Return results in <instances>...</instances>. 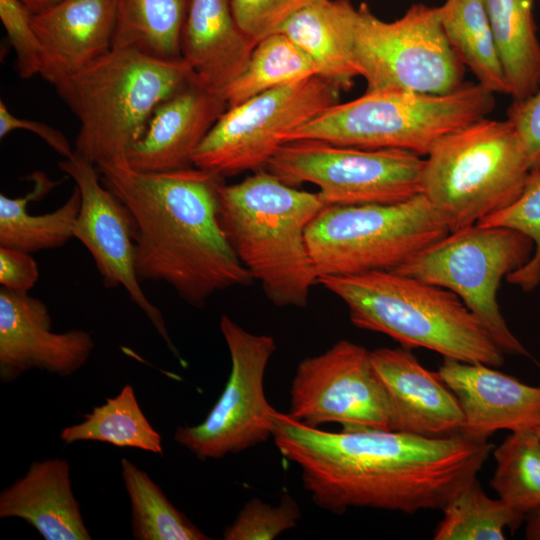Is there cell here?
<instances>
[{
    "label": "cell",
    "mask_w": 540,
    "mask_h": 540,
    "mask_svg": "<svg viewBox=\"0 0 540 540\" xmlns=\"http://www.w3.org/2000/svg\"><path fill=\"white\" fill-rule=\"evenodd\" d=\"M256 44L237 25L230 0H189L181 58L204 88L222 97L244 69Z\"/></svg>",
    "instance_id": "20"
},
{
    "label": "cell",
    "mask_w": 540,
    "mask_h": 540,
    "mask_svg": "<svg viewBox=\"0 0 540 540\" xmlns=\"http://www.w3.org/2000/svg\"><path fill=\"white\" fill-rule=\"evenodd\" d=\"M317 74L311 57L294 41L277 32L260 40L241 73L225 88L227 108L263 92Z\"/></svg>",
    "instance_id": "29"
},
{
    "label": "cell",
    "mask_w": 540,
    "mask_h": 540,
    "mask_svg": "<svg viewBox=\"0 0 540 540\" xmlns=\"http://www.w3.org/2000/svg\"><path fill=\"white\" fill-rule=\"evenodd\" d=\"M226 108L221 96L190 80L157 105L125 157L128 164L144 172L192 167L195 150Z\"/></svg>",
    "instance_id": "19"
},
{
    "label": "cell",
    "mask_w": 540,
    "mask_h": 540,
    "mask_svg": "<svg viewBox=\"0 0 540 540\" xmlns=\"http://www.w3.org/2000/svg\"><path fill=\"white\" fill-rule=\"evenodd\" d=\"M39 278L37 262L30 253L0 247L1 287L15 292H28Z\"/></svg>",
    "instance_id": "38"
},
{
    "label": "cell",
    "mask_w": 540,
    "mask_h": 540,
    "mask_svg": "<svg viewBox=\"0 0 540 540\" xmlns=\"http://www.w3.org/2000/svg\"><path fill=\"white\" fill-rule=\"evenodd\" d=\"M535 0H485L494 41L513 100L528 97L540 84V41L533 15Z\"/></svg>",
    "instance_id": "25"
},
{
    "label": "cell",
    "mask_w": 540,
    "mask_h": 540,
    "mask_svg": "<svg viewBox=\"0 0 540 540\" xmlns=\"http://www.w3.org/2000/svg\"><path fill=\"white\" fill-rule=\"evenodd\" d=\"M438 9L449 43L478 83L494 94H509L485 0H445Z\"/></svg>",
    "instance_id": "26"
},
{
    "label": "cell",
    "mask_w": 540,
    "mask_h": 540,
    "mask_svg": "<svg viewBox=\"0 0 540 540\" xmlns=\"http://www.w3.org/2000/svg\"><path fill=\"white\" fill-rule=\"evenodd\" d=\"M121 476L130 501L132 534L137 540H208L179 511L150 476L121 459Z\"/></svg>",
    "instance_id": "30"
},
{
    "label": "cell",
    "mask_w": 540,
    "mask_h": 540,
    "mask_svg": "<svg viewBox=\"0 0 540 540\" xmlns=\"http://www.w3.org/2000/svg\"><path fill=\"white\" fill-rule=\"evenodd\" d=\"M494 93L464 83L442 95L407 91H366L336 103L284 137V142L318 140L366 149H401L426 156L447 135L485 118Z\"/></svg>",
    "instance_id": "6"
},
{
    "label": "cell",
    "mask_w": 540,
    "mask_h": 540,
    "mask_svg": "<svg viewBox=\"0 0 540 540\" xmlns=\"http://www.w3.org/2000/svg\"><path fill=\"white\" fill-rule=\"evenodd\" d=\"M31 24L57 69L67 78L112 50L116 0H63Z\"/></svg>",
    "instance_id": "22"
},
{
    "label": "cell",
    "mask_w": 540,
    "mask_h": 540,
    "mask_svg": "<svg viewBox=\"0 0 540 540\" xmlns=\"http://www.w3.org/2000/svg\"><path fill=\"white\" fill-rule=\"evenodd\" d=\"M95 348L87 331H52L47 306L28 292L0 289V380L10 383L32 369L69 377Z\"/></svg>",
    "instance_id": "16"
},
{
    "label": "cell",
    "mask_w": 540,
    "mask_h": 540,
    "mask_svg": "<svg viewBox=\"0 0 540 540\" xmlns=\"http://www.w3.org/2000/svg\"><path fill=\"white\" fill-rule=\"evenodd\" d=\"M327 206L320 193L293 188L269 171H258L218 190L221 228L236 255L279 307L302 308L318 273L306 230Z\"/></svg>",
    "instance_id": "3"
},
{
    "label": "cell",
    "mask_w": 540,
    "mask_h": 540,
    "mask_svg": "<svg viewBox=\"0 0 540 540\" xmlns=\"http://www.w3.org/2000/svg\"><path fill=\"white\" fill-rule=\"evenodd\" d=\"M434 540H504L505 530H516L526 517L499 497L490 498L477 477L442 509Z\"/></svg>",
    "instance_id": "31"
},
{
    "label": "cell",
    "mask_w": 540,
    "mask_h": 540,
    "mask_svg": "<svg viewBox=\"0 0 540 540\" xmlns=\"http://www.w3.org/2000/svg\"><path fill=\"white\" fill-rule=\"evenodd\" d=\"M339 91L314 75L227 108L195 150L193 166L221 177L266 167L284 137L338 103Z\"/></svg>",
    "instance_id": "12"
},
{
    "label": "cell",
    "mask_w": 540,
    "mask_h": 540,
    "mask_svg": "<svg viewBox=\"0 0 540 540\" xmlns=\"http://www.w3.org/2000/svg\"><path fill=\"white\" fill-rule=\"evenodd\" d=\"M33 189L23 197L0 194V247L33 253L59 248L74 238V225L79 214L81 195L75 186L70 197L56 210L32 215L28 204L48 194L59 182L40 171L29 177Z\"/></svg>",
    "instance_id": "24"
},
{
    "label": "cell",
    "mask_w": 540,
    "mask_h": 540,
    "mask_svg": "<svg viewBox=\"0 0 540 540\" xmlns=\"http://www.w3.org/2000/svg\"><path fill=\"white\" fill-rule=\"evenodd\" d=\"M424 158L401 149H366L318 140L283 144L266 169L288 185L319 187L327 206L391 204L421 194Z\"/></svg>",
    "instance_id": "11"
},
{
    "label": "cell",
    "mask_w": 540,
    "mask_h": 540,
    "mask_svg": "<svg viewBox=\"0 0 540 540\" xmlns=\"http://www.w3.org/2000/svg\"><path fill=\"white\" fill-rule=\"evenodd\" d=\"M437 373L461 406V434L485 442L499 430L535 431L540 426V386L483 363L450 358H444Z\"/></svg>",
    "instance_id": "17"
},
{
    "label": "cell",
    "mask_w": 540,
    "mask_h": 540,
    "mask_svg": "<svg viewBox=\"0 0 540 540\" xmlns=\"http://www.w3.org/2000/svg\"><path fill=\"white\" fill-rule=\"evenodd\" d=\"M96 168L132 216L140 281L165 282L194 307L217 292L251 283L219 222L221 176L194 166L144 172L125 157Z\"/></svg>",
    "instance_id": "2"
},
{
    "label": "cell",
    "mask_w": 540,
    "mask_h": 540,
    "mask_svg": "<svg viewBox=\"0 0 540 540\" xmlns=\"http://www.w3.org/2000/svg\"><path fill=\"white\" fill-rule=\"evenodd\" d=\"M274 443L301 472L313 502L332 513L368 507L442 510L477 477L493 445L463 434L425 437L373 428L329 432L278 411Z\"/></svg>",
    "instance_id": "1"
},
{
    "label": "cell",
    "mask_w": 540,
    "mask_h": 540,
    "mask_svg": "<svg viewBox=\"0 0 540 540\" xmlns=\"http://www.w3.org/2000/svg\"><path fill=\"white\" fill-rule=\"evenodd\" d=\"M193 73L182 59L112 49L70 75L65 102L80 121L75 154L91 163L126 157L163 100Z\"/></svg>",
    "instance_id": "5"
},
{
    "label": "cell",
    "mask_w": 540,
    "mask_h": 540,
    "mask_svg": "<svg viewBox=\"0 0 540 540\" xmlns=\"http://www.w3.org/2000/svg\"><path fill=\"white\" fill-rule=\"evenodd\" d=\"M0 518H19L46 540H90L66 459L33 462L0 493Z\"/></svg>",
    "instance_id": "21"
},
{
    "label": "cell",
    "mask_w": 540,
    "mask_h": 540,
    "mask_svg": "<svg viewBox=\"0 0 540 540\" xmlns=\"http://www.w3.org/2000/svg\"><path fill=\"white\" fill-rule=\"evenodd\" d=\"M358 328L382 333L406 349L426 348L444 358L504 364V353L482 322L453 292L391 270L320 276Z\"/></svg>",
    "instance_id": "4"
},
{
    "label": "cell",
    "mask_w": 540,
    "mask_h": 540,
    "mask_svg": "<svg viewBox=\"0 0 540 540\" xmlns=\"http://www.w3.org/2000/svg\"><path fill=\"white\" fill-rule=\"evenodd\" d=\"M490 486L525 517L540 507V439L535 431L511 432L493 451Z\"/></svg>",
    "instance_id": "32"
},
{
    "label": "cell",
    "mask_w": 540,
    "mask_h": 540,
    "mask_svg": "<svg viewBox=\"0 0 540 540\" xmlns=\"http://www.w3.org/2000/svg\"><path fill=\"white\" fill-rule=\"evenodd\" d=\"M481 226L506 227L527 236L534 245L530 260L506 279L524 292L540 285V170H533L521 194L507 207L485 217Z\"/></svg>",
    "instance_id": "33"
},
{
    "label": "cell",
    "mask_w": 540,
    "mask_h": 540,
    "mask_svg": "<svg viewBox=\"0 0 540 540\" xmlns=\"http://www.w3.org/2000/svg\"><path fill=\"white\" fill-rule=\"evenodd\" d=\"M189 0H116L112 49L135 48L153 57L181 58Z\"/></svg>",
    "instance_id": "27"
},
{
    "label": "cell",
    "mask_w": 540,
    "mask_h": 540,
    "mask_svg": "<svg viewBox=\"0 0 540 540\" xmlns=\"http://www.w3.org/2000/svg\"><path fill=\"white\" fill-rule=\"evenodd\" d=\"M540 1V0H539Z\"/></svg>",
    "instance_id": "43"
},
{
    "label": "cell",
    "mask_w": 540,
    "mask_h": 540,
    "mask_svg": "<svg viewBox=\"0 0 540 540\" xmlns=\"http://www.w3.org/2000/svg\"><path fill=\"white\" fill-rule=\"evenodd\" d=\"M60 439L66 444L97 441L120 448L163 453L162 438L142 411L130 384L85 414L82 422L63 428Z\"/></svg>",
    "instance_id": "28"
},
{
    "label": "cell",
    "mask_w": 540,
    "mask_h": 540,
    "mask_svg": "<svg viewBox=\"0 0 540 540\" xmlns=\"http://www.w3.org/2000/svg\"><path fill=\"white\" fill-rule=\"evenodd\" d=\"M317 0H230L239 28L254 42L277 33L295 13Z\"/></svg>",
    "instance_id": "36"
},
{
    "label": "cell",
    "mask_w": 540,
    "mask_h": 540,
    "mask_svg": "<svg viewBox=\"0 0 540 540\" xmlns=\"http://www.w3.org/2000/svg\"><path fill=\"white\" fill-rule=\"evenodd\" d=\"M301 517L300 507L288 494L278 505L252 498L223 532L225 540H272L294 528Z\"/></svg>",
    "instance_id": "35"
},
{
    "label": "cell",
    "mask_w": 540,
    "mask_h": 540,
    "mask_svg": "<svg viewBox=\"0 0 540 540\" xmlns=\"http://www.w3.org/2000/svg\"><path fill=\"white\" fill-rule=\"evenodd\" d=\"M370 353L389 400L391 431L425 437L461 433V406L437 372L426 369L404 347H382Z\"/></svg>",
    "instance_id": "18"
},
{
    "label": "cell",
    "mask_w": 540,
    "mask_h": 540,
    "mask_svg": "<svg viewBox=\"0 0 540 540\" xmlns=\"http://www.w3.org/2000/svg\"><path fill=\"white\" fill-rule=\"evenodd\" d=\"M525 538L540 540V507L526 516Z\"/></svg>",
    "instance_id": "40"
},
{
    "label": "cell",
    "mask_w": 540,
    "mask_h": 540,
    "mask_svg": "<svg viewBox=\"0 0 540 540\" xmlns=\"http://www.w3.org/2000/svg\"><path fill=\"white\" fill-rule=\"evenodd\" d=\"M450 232L423 195L391 204L326 206L306 230L320 276L395 270Z\"/></svg>",
    "instance_id": "8"
},
{
    "label": "cell",
    "mask_w": 540,
    "mask_h": 540,
    "mask_svg": "<svg viewBox=\"0 0 540 540\" xmlns=\"http://www.w3.org/2000/svg\"><path fill=\"white\" fill-rule=\"evenodd\" d=\"M534 251L524 234L506 227L472 226L449 232L395 270L456 294L504 354L530 357L507 325L497 300L501 280Z\"/></svg>",
    "instance_id": "9"
},
{
    "label": "cell",
    "mask_w": 540,
    "mask_h": 540,
    "mask_svg": "<svg viewBox=\"0 0 540 540\" xmlns=\"http://www.w3.org/2000/svg\"><path fill=\"white\" fill-rule=\"evenodd\" d=\"M59 168L73 179L81 195L74 238L91 254L107 288L123 287L147 316L170 351L179 357L161 311L146 297L136 271L134 222L127 207L107 189L96 165L77 156L64 158Z\"/></svg>",
    "instance_id": "15"
},
{
    "label": "cell",
    "mask_w": 540,
    "mask_h": 540,
    "mask_svg": "<svg viewBox=\"0 0 540 540\" xmlns=\"http://www.w3.org/2000/svg\"><path fill=\"white\" fill-rule=\"evenodd\" d=\"M231 370L220 397L199 424L178 426L174 440L199 460L220 459L265 442L273 435L275 410L264 377L276 350L272 336L253 334L227 315L220 319Z\"/></svg>",
    "instance_id": "13"
},
{
    "label": "cell",
    "mask_w": 540,
    "mask_h": 540,
    "mask_svg": "<svg viewBox=\"0 0 540 540\" xmlns=\"http://www.w3.org/2000/svg\"><path fill=\"white\" fill-rule=\"evenodd\" d=\"M287 414L314 428L338 423L344 429L390 430L389 400L371 353L349 340L298 364Z\"/></svg>",
    "instance_id": "14"
},
{
    "label": "cell",
    "mask_w": 540,
    "mask_h": 540,
    "mask_svg": "<svg viewBox=\"0 0 540 540\" xmlns=\"http://www.w3.org/2000/svg\"><path fill=\"white\" fill-rule=\"evenodd\" d=\"M507 120L520 138L531 171L540 170V84L528 97L513 100Z\"/></svg>",
    "instance_id": "37"
},
{
    "label": "cell",
    "mask_w": 540,
    "mask_h": 540,
    "mask_svg": "<svg viewBox=\"0 0 540 540\" xmlns=\"http://www.w3.org/2000/svg\"><path fill=\"white\" fill-rule=\"evenodd\" d=\"M32 14L42 12L63 0H19Z\"/></svg>",
    "instance_id": "41"
},
{
    "label": "cell",
    "mask_w": 540,
    "mask_h": 540,
    "mask_svg": "<svg viewBox=\"0 0 540 540\" xmlns=\"http://www.w3.org/2000/svg\"><path fill=\"white\" fill-rule=\"evenodd\" d=\"M32 13L19 0H0V19L16 53V71L20 78L39 74L51 83L64 99L70 78L54 65L31 24Z\"/></svg>",
    "instance_id": "34"
},
{
    "label": "cell",
    "mask_w": 540,
    "mask_h": 540,
    "mask_svg": "<svg viewBox=\"0 0 540 540\" xmlns=\"http://www.w3.org/2000/svg\"><path fill=\"white\" fill-rule=\"evenodd\" d=\"M531 168L509 120H477L440 140L424 158L423 194L450 232L510 205Z\"/></svg>",
    "instance_id": "7"
},
{
    "label": "cell",
    "mask_w": 540,
    "mask_h": 540,
    "mask_svg": "<svg viewBox=\"0 0 540 540\" xmlns=\"http://www.w3.org/2000/svg\"><path fill=\"white\" fill-rule=\"evenodd\" d=\"M357 11L352 54L366 91L442 95L464 85L465 66L444 33L438 7L413 4L392 22L366 3Z\"/></svg>",
    "instance_id": "10"
},
{
    "label": "cell",
    "mask_w": 540,
    "mask_h": 540,
    "mask_svg": "<svg viewBox=\"0 0 540 540\" xmlns=\"http://www.w3.org/2000/svg\"><path fill=\"white\" fill-rule=\"evenodd\" d=\"M357 13L349 0H317L290 17L278 32L311 57L318 76L339 90H349L358 76L352 54Z\"/></svg>",
    "instance_id": "23"
},
{
    "label": "cell",
    "mask_w": 540,
    "mask_h": 540,
    "mask_svg": "<svg viewBox=\"0 0 540 540\" xmlns=\"http://www.w3.org/2000/svg\"><path fill=\"white\" fill-rule=\"evenodd\" d=\"M18 129L31 131L65 159L75 155L74 148H72L70 142L62 132L45 123L15 116L9 111L3 100H1L0 138Z\"/></svg>",
    "instance_id": "39"
},
{
    "label": "cell",
    "mask_w": 540,
    "mask_h": 540,
    "mask_svg": "<svg viewBox=\"0 0 540 540\" xmlns=\"http://www.w3.org/2000/svg\"><path fill=\"white\" fill-rule=\"evenodd\" d=\"M535 433L538 435L540 439V426L535 429Z\"/></svg>",
    "instance_id": "42"
}]
</instances>
